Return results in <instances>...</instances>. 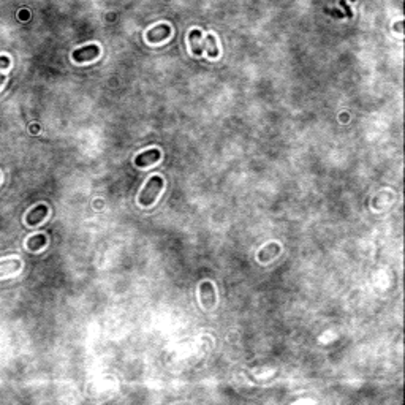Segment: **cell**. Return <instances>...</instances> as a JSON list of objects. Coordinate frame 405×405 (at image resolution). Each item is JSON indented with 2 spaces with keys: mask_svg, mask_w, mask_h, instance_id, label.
Wrapping results in <instances>:
<instances>
[{
  "mask_svg": "<svg viewBox=\"0 0 405 405\" xmlns=\"http://www.w3.org/2000/svg\"><path fill=\"white\" fill-rule=\"evenodd\" d=\"M160 157H161V152L158 149H148L135 158V165L138 168H148V167L157 163V161L160 160Z\"/></svg>",
  "mask_w": 405,
  "mask_h": 405,
  "instance_id": "cell-4",
  "label": "cell"
},
{
  "mask_svg": "<svg viewBox=\"0 0 405 405\" xmlns=\"http://www.w3.org/2000/svg\"><path fill=\"white\" fill-rule=\"evenodd\" d=\"M0 177H2V176H0Z\"/></svg>",
  "mask_w": 405,
  "mask_h": 405,
  "instance_id": "cell-17",
  "label": "cell"
},
{
  "mask_svg": "<svg viewBox=\"0 0 405 405\" xmlns=\"http://www.w3.org/2000/svg\"><path fill=\"white\" fill-rule=\"evenodd\" d=\"M48 212H49V208H48L46 205H38V206H35L33 209H30V211L27 212V215H26V224H27L29 227H35V225H38V224H42V222L46 218Z\"/></svg>",
  "mask_w": 405,
  "mask_h": 405,
  "instance_id": "cell-5",
  "label": "cell"
},
{
  "mask_svg": "<svg viewBox=\"0 0 405 405\" xmlns=\"http://www.w3.org/2000/svg\"><path fill=\"white\" fill-rule=\"evenodd\" d=\"M340 7H342L343 10H345V14H347L348 17H352V10H350L348 5L345 4V0H340Z\"/></svg>",
  "mask_w": 405,
  "mask_h": 405,
  "instance_id": "cell-13",
  "label": "cell"
},
{
  "mask_svg": "<svg viewBox=\"0 0 405 405\" xmlns=\"http://www.w3.org/2000/svg\"><path fill=\"white\" fill-rule=\"evenodd\" d=\"M10 67V59L7 56H0V68H8Z\"/></svg>",
  "mask_w": 405,
  "mask_h": 405,
  "instance_id": "cell-12",
  "label": "cell"
},
{
  "mask_svg": "<svg viewBox=\"0 0 405 405\" xmlns=\"http://www.w3.org/2000/svg\"><path fill=\"white\" fill-rule=\"evenodd\" d=\"M165 186V180L163 177H160V176H152L148 182H146V186L144 189L141 190L139 196H138V202L141 206H151L155 202L158 193L161 192V189H163Z\"/></svg>",
  "mask_w": 405,
  "mask_h": 405,
  "instance_id": "cell-1",
  "label": "cell"
},
{
  "mask_svg": "<svg viewBox=\"0 0 405 405\" xmlns=\"http://www.w3.org/2000/svg\"><path fill=\"white\" fill-rule=\"evenodd\" d=\"M353 2H355V0H353Z\"/></svg>",
  "mask_w": 405,
  "mask_h": 405,
  "instance_id": "cell-16",
  "label": "cell"
},
{
  "mask_svg": "<svg viewBox=\"0 0 405 405\" xmlns=\"http://www.w3.org/2000/svg\"><path fill=\"white\" fill-rule=\"evenodd\" d=\"M171 35V27L168 24H158L146 33V40L149 43H161Z\"/></svg>",
  "mask_w": 405,
  "mask_h": 405,
  "instance_id": "cell-6",
  "label": "cell"
},
{
  "mask_svg": "<svg viewBox=\"0 0 405 405\" xmlns=\"http://www.w3.org/2000/svg\"><path fill=\"white\" fill-rule=\"evenodd\" d=\"M5 79H7V76H5V75H2V73H0V86H2V84L5 83Z\"/></svg>",
  "mask_w": 405,
  "mask_h": 405,
  "instance_id": "cell-14",
  "label": "cell"
},
{
  "mask_svg": "<svg viewBox=\"0 0 405 405\" xmlns=\"http://www.w3.org/2000/svg\"><path fill=\"white\" fill-rule=\"evenodd\" d=\"M199 301L205 309H212L215 306V287L209 280H205L199 283Z\"/></svg>",
  "mask_w": 405,
  "mask_h": 405,
  "instance_id": "cell-2",
  "label": "cell"
},
{
  "mask_svg": "<svg viewBox=\"0 0 405 405\" xmlns=\"http://www.w3.org/2000/svg\"><path fill=\"white\" fill-rule=\"evenodd\" d=\"M279 253H280V246L277 244V242H271V244H268L266 247H263V249L258 252V260H260L261 263H268V261H271L272 258H275Z\"/></svg>",
  "mask_w": 405,
  "mask_h": 405,
  "instance_id": "cell-8",
  "label": "cell"
},
{
  "mask_svg": "<svg viewBox=\"0 0 405 405\" xmlns=\"http://www.w3.org/2000/svg\"><path fill=\"white\" fill-rule=\"evenodd\" d=\"M98 56H100V48L97 45H87V46H83V48H78L73 52V59L76 60L78 64L90 62V60L97 59Z\"/></svg>",
  "mask_w": 405,
  "mask_h": 405,
  "instance_id": "cell-3",
  "label": "cell"
},
{
  "mask_svg": "<svg viewBox=\"0 0 405 405\" xmlns=\"http://www.w3.org/2000/svg\"><path fill=\"white\" fill-rule=\"evenodd\" d=\"M46 242H48V239H46L45 234L30 236V237L27 239V249H29L30 252H38L40 249H43V247L46 246Z\"/></svg>",
  "mask_w": 405,
  "mask_h": 405,
  "instance_id": "cell-10",
  "label": "cell"
},
{
  "mask_svg": "<svg viewBox=\"0 0 405 405\" xmlns=\"http://www.w3.org/2000/svg\"><path fill=\"white\" fill-rule=\"evenodd\" d=\"M189 43H190V49L195 56H201L202 51L206 49L205 40H202V33L198 29H195L189 33Z\"/></svg>",
  "mask_w": 405,
  "mask_h": 405,
  "instance_id": "cell-7",
  "label": "cell"
},
{
  "mask_svg": "<svg viewBox=\"0 0 405 405\" xmlns=\"http://www.w3.org/2000/svg\"><path fill=\"white\" fill-rule=\"evenodd\" d=\"M205 45H206V49L208 51V56L209 57H218V46H217V40L214 35H208L206 40H205Z\"/></svg>",
  "mask_w": 405,
  "mask_h": 405,
  "instance_id": "cell-11",
  "label": "cell"
},
{
  "mask_svg": "<svg viewBox=\"0 0 405 405\" xmlns=\"http://www.w3.org/2000/svg\"><path fill=\"white\" fill-rule=\"evenodd\" d=\"M396 30H397V32H402V21H399V23L396 24Z\"/></svg>",
  "mask_w": 405,
  "mask_h": 405,
  "instance_id": "cell-15",
  "label": "cell"
},
{
  "mask_svg": "<svg viewBox=\"0 0 405 405\" xmlns=\"http://www.w3.org/2000/svg\"><path fill=\"white\" fill-rule=\"evenodd\" d=\"M21 266H23V263L19 260H13V258L2 260V261H0V277L19 271V269H21Z\"/></svg>",
  "mask_w": 405,
  "mask_h": 405,
  "instance_id": "cell-9",
  "label": "cell"
}]
</instances>
